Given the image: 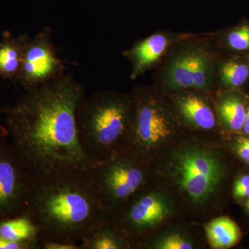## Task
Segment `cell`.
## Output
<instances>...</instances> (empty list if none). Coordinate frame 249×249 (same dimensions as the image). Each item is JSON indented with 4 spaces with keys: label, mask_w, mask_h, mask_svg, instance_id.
<instances>
[{
    "label": "cell",
    "mask_w": 249,
    "mask_h": 249,
    "mask_svg": "<svg viewBox=\"0 0 249 249\" xmlns=\"http://www.w3.org/2000/svg\"><path fill=\"white\" fill-rule=\"evenodd\" d=\"M84 86L64 74L27 90L4 110L10 142L36 177L88 173L76 113Z\"/></svg>",
    "instance_id": "6da1fadb"
},
{
    "label": "cell",
    "mask_w": 249,
    "mask_h": 249,
    "mask_svg": "<svg viewBox=\"0 0 249 249\" xmlns=\"http://www.w3.org/2000/svg\"><path fill=\"white\" fill-rule=\"evenodd\" d=\"M22 214L37 227L42 242L78 246L107 219L90 172L34 176Z\"/></svg>",
    "instance_id": "7a4b0ae2"
},
{
    "label": "cell",
    "mask_w": 249,
    "mask_h": 249,
    "mask_svg": "<svg viewBox=\"0 0 249 249\" xmlns=\"http://www.w3.org/2000/svg\"><path fill=\"white\" fill-rule=\"evenodd\" d=\"M132 111L130 93L104 90L80 100L76 113L78 137L93 164L128 152Z\"/></svg>",
    "instance_id": "3957f363"
},
{
    "label": "cell",
    "mask_w": 249,
    "mask_h": 249,
    "mask_svg": "<svg viewBox=\"0 0 249 249\" xmlns=\"http://www.w3.org/2000/svg\"><path fill=\"white\" fill-rule=\"evenodd\" d=\"M165 171L190 204L201 206L217 193L225 175V167L212 147L188 142L170 152Z\"/></svg>",
    "instance_id": "277c9868"
},
{
    "label": "cell",
    "mask_w": 249,
    "mask_h": 249,
    "mask_svg": "<svg viewBox=\"0 0 249 249\" xmlns=\"http://www.w3.org/2000/svg\"><path fill=\"white\" fill-rule=\"evenodd\" d=\"M133 111L128 152L145 163L178 132L180 119L171 102L155 89L139 85L132 93Z\"/></svg>",
    "instance_id": "5b68a950"
},
{
    "label": "cell",
    "mask_w": 249,
    "mask_h": 249,
    "mask_svg": "<svg viewBox=\"0 0 249 249\" xmlns=\"http://www.w3.org/2000/svg\"><path fill=\"white\" fill-rule=\"evenodd\" d=\"M156 80L170 93L185 89L207 92L217 74V60L206 41L181 37L170 46L160 62Z\"/></svg>",
    "instance_id": "8992f818"
},
{
    "label": "cell",
    "mask_w": 249,
    "mask_h": 249,
    "mask_svg": "<svg viewBox=\"0 0 249 249\" xmlns=\"http://www.w3.org/2000/svg\"><path fill=\"white\" fill-rule=\"evenodd\" d=\"M146 178L145 163L129 152L98 162L90 171L93 189L107 217L142 191Z\"/></svg>",
    "instance_id": "52a82bcc"
},
{
    "label": "cell",
    "mask_w": 249,
    "mask_h": 249,
    "mask_svg": "<svg viewBox=\"0 0 249 249\" xmlns=\"http://www.w3.org/2000/svg\"><path fill=\"white\" fill-rule=\"evenodd\" d=\"M142 190L108 217L132 243L160 225L173 213L172 201L165 195Z\"/></svg>",
    "instance_id": "ba28073f"
},
{
    "label": "cell",
    "mask_w": 249,
    "mask_h": 249,
    "mask_svg": "<svg viewBox=\"0 0 249 249\" xmlns=\"http://www.w3.org/2000/svg\"><path fill=\"white\" fill-rule=\"evenodd\" d=\"M6 137H0V220L23 213L34 176Z\"/></svg>",
    "instance_id": "9c48e42d"
},
{
    "label": "cell",
    "mask_w": 249,
    "mask_h": 249,
    "mask_svg": "<svg viewBox=\"0 0 249 249\" xmlns=\"http://www.w3.org/2000/svg\"><path fill=\"white\" fill-rule=\"evenodd\" d=\"M64 74L63 66L55 53L48 32L28 37L18 80L26 91Z\"/></svg>",
    "instance_id": "30bf717a"
},
{
    "label": "cell",
    "mask_w": 249,
    "mask_h": 249,
    "mask_svg": "<svg viewBox=\"0 0 249 249\" xmlns=\"http://www.w3.org/2000/svg\"><path fill=\"white\" fill-rule=\"evenodd\" d=\"M204 91L185 89L170 95L173 104L180 121L193 128L211 130L215 127L216 116Z\"/></svg>",
    "instance_id": "8fae6325"
},
{
    "label": "cell",
    "mask_w": 249,
    "mask_h": 249,
    "mask_svg": "<svg viewBox=\"0 0 249 249\" xmlns=\"http://www.w3.org/2000/svg\"><path fill=\"white\" fill-rule=\"evenodd\" d=\"M177 39L167 33H157L139 41L132 48L125 51L124 56L132 64L131 78L135 80L158 65Z\"/></svg>",
    "instance_id": "7c38bea8"
},
{
    "label": "cell",
    "mask_w": 249,
    "mask_h": 249,
    "mask_svg": "<svg viewBox=\"0 0 249 249\" xmlns=\"http://www.w3.org/2000/svg\"><path fill=\"white\" fill-rule=\"evenodd\" d=\"M40 249L37 227L27 214L0 220V249Z\"/></svg>",
    "instance_id": "4fadbf2b"
},
{
    "label": "cell",
    "mask_w": 249,
    "mask_h": 249,
    "mask_svg": "<svg viewBox=\"0 0 249 249\" xmlns=\"http://www.w3.org/2000/svg\"><path fill=\"white\" fill-rule=\"evenodd\" d=\"M132 246L128 237L107 218L85 239L82 249H124Z\"/></svg>",
    "instance_id": "5bb4252c"
},
{
    "label": "cell",
    "mask_w": 249,
    "mask_h": 249,
    "mask_svg": "<svg viewBox=\"0 0 249 249\" xmlns=\"http://www.w3.org/2000/svg\"><path fill=\"white\" fill-rule=\"evenodd\" d=\"M28 37H9L0 42V77L18 80L22 68L23 55Z\"/></svg>",
    "instance_id": "9a60e30c"
},
{
    "label": "cell",
    "mask_w": 249,
    "mask_h": 249,
    "mask_svg": "<svg viewBox=\"0 0 249 249\" xmlns=\"http://www.w3.org/2000/svg\"><path fill=\"white\" fill-rule=\"evenodd\" d=\"M206 233L211 247L216 249H229L238 243L240 228L231 218L222 216L206 224Z\"/></svg>",
    "instance_id": "2e32d148"
},
{
    "label": "cell",
    "mask_w": 249,
    "mask_h": 249,
    "mask_svg": "<svg viewBox=\"0 0 249 249\" xmlns=\"http://www.w3.org/2000/svg\"><path fill=\"white\" fill-rule=\"evenodd\" d=\"M217 114L223 125L229 130L239 132L245 123L247 107L245 103L234 94H224L217 102Z\"/></svg>",
    "instance_id": "e0dca14e"
},
{
    "label": "cell",
    "mask_w": 249,
    "mask_h": 249,
    "mask_svg": "<svg viewBox=\"0 0 249 249\" xmlns=\"http://www.w3.org/2000/svg\"><path fill=\"white\" fill-rule=\"evenodd\" d=\"M217 73L221 83L226 88H239L248 80L249 65L240 60H226L217 66Z\"/></svg>",
    "instance_id": "ac0fdd59"
},
{
    "label": "cell",
    "mask_w": 249,
    "mask_h": 249,
    "mask_svg": "<svg viewBox=\"0 0 249 249\" xmlns=\"http://www.w3.org/2000/svg\"><path fill=\"white\" fill-rule=\"evenodd\" d=\"M149 247L156 249H191L194 248V245L186 235L174 232L159 237Z\"/></svg>",
    "instance_id": "d6986e66"
},
{
    "label": "cell",
    "mask_w": 249,
    "mask_h": 249,
    "mask_svg": "<svg viewBox=\"0 0 249 249\" xmlns=\"http://www.w3.org/2000/svg\"><path fill=\"white\" fill-rule=\"evenodd\" d=\"M228 45L232 50L245 52L249 50V24H243L228 34Z\"/></svg>",
    "instance_id": "ffe728a7"
},
{
    "label": "cell",
    "mask_w": 249,
    "mask_h": 249,
    "mask_svg": "<svg viewBox=\"0 0 249 249\" xmlns=\"http://www.w3.org/2000/svg\"><path fill=\"white\" fill-rule=\"evenodd\" d=\"M233 196L237 199L249 196V175H242L236 179L233 187Z\"/></svg>",
    "instance_id": "44dd1931"
},
{
    "label": "cell",
    "mask_w": 249,
    "mask_h": 249,
    "mask_svg": "<svg viewBox=\"0 0 249 249\" xmlns=\"http://www.w3.org/2000/svg\"><path fill=\"white\" fill-rule=\"evenodd\" d=\"M236 153L249 165V137H241L236 140Z\"/></svg>",
    "instance_id": "7402d4cb"
},
{
    "label": "cell",
    "mask_w": 249,
    "mask_h": 249,
    "mask_svg": "<svg viewBox=\"0 0 249 249\" xmlns=\"http://www.w3.org/2000/svg\"><path fill=\"white\" fill-rule=\"evenodd\" d=\"M40 249H80L76 245H67V244L55 243V242H42Z\"/></svg>",
    "instance_id": "603a6c76"
},
{
    "label": "cell",
    "mask_w": 249,
    "mask_h": 249,
    "mask_svg": "<svg viewBox=\"0 0 249 249\" xmlns=\"http://www.w3.org/2000/svg\"><path fill=\"white\" fill-rule=\"evenodd\" d=\"M242 130L247 135H249V106L247 107V114H246L245 121L244 123Z\"/></svg>",
    "instance_id": "cb8c5ba5"
},
{
    "label": "cell",
    "mask_w": 249,
    "mask_h": 249,
    "mask_svg": "<svg viewBox=\"0 0 249 249\" xmlns=\"http://www.w3.org/2000/svg\"><path fill=\"white\" fill-rule=\"evenodd\" d=\"M4 112V111H3ZM2 111L0 110V120H1V114ZM8 137L7 132H6V127H5L4 123H1L0 121V137Z\"/></svg>",
    "instance_id": "d4e9b609"
},
{
    "label": "cell",
    "mask_w": 249,
    "mask_h": 249,
    "mask_svg": "<svg viewBox=\"0 0 249 249\" xmlns=\"http://www.w3.org/2000/svg\"><path fill=\"white\" fill-rule=\"evenodd\" d=\"M248 198H249L248 201H247V211H248L249 213V196Z\"/></svg>",
    "instance_id": "484cf974"
}]
</instances>
